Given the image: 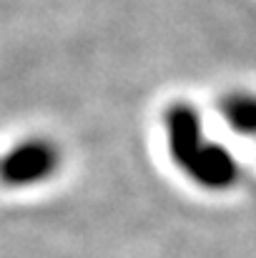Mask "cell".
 Segmentation results:
<instances>
[{
  "label": "cell",
  "instance_id": "3",
  "mask_svg": "<svg viewBox=\"0 0 256 258\" xmlns=\"http://www.w3.org/2000/svg\"><path fill=\"white\" fill-rule=\"evenodd\" d=\"M221 115L229 128H234L239 136L256 138V95L254 93H231L221 98L219 103Z\"/></svg>",
  "mask_w": 256,
  "mask_h": 258
},
{
  "label": "cell",
  "instance_id": "1",
  "mask_svg": "<svg viewBox=\"0 0 256 258\" xmlns=\"http://www.w3.org/2000/svg\"><path fill=\"white\" fill-rule=\"evenodd\" d=\"M164 128L171 158L186 173V178L209 190H226L236 185L239 163L224 146L206 141L201 115L193 105L173 103L171 108H166Z\"/></svg>",
  "mask_w": 256,
  "mask_h": 258
},
{
  "label": "cell",
  "instance_id": "2",
  "mask_svg": "<svg viewBox=\"0 0 256 258\" xmlns=\"http://www.w3.org/2000/svg\"><path fill=\"white\" fill-rule=\"evenodd\" d=\"M58 148L50 141L30 138L13 146L0 158V180L5 185H35L50 178L58 168Z\"/></svg>",
  "mask_w": 256,
  "mask_h": 258
}]
</instances>
